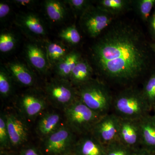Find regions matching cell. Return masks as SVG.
I'll return each mask as SVG.
<instances>
[{
    "mask_svg": "<svg viewBox=\"0 0 155 155\" xmlns=\"http://www.w3.org/2000/svg\"><path fill=\"white\" fill-rule=\"evenodd\" d=\"M94 69L86 59L81 58L72 70L69 80L78 88L93 79Z\"/></svg>",
    "mask_w": 155,
    "mask_h": 155,
    "instance_id": "obj_17",
    "label": "cell"
},
{
    "mask_svg": "<svg viewBox=\"0 0 155 155\" xmlns=\"http://www.w3.org/2000/svg\"><path fill=\"white\" fill-rule=\"evenodd\" d=\"M45 141V147L48 152L58 154L64 151L76 140L75 133L69 126H61L46 137Z\"/></svg>",
    "mask_w": 155,
    "mask_h": 155,
    "instance_id": "obj_10",
    "label": "cell"
},
{
    "mask_svg": "<svg viewBox=\"0 0 155 155\" xmlns=\"http://www.w3.org/2000/svg\"><path fill=\"white\" fill-rule=\"evenodd\" d=\"M131 150L134 149L117 140L106 146L105 155H134V153H130Z\"/></svg>",
    "mask_w": 155,
    "mask_h": 155,
    "instance_id": "obj_28",
    "label": "cell"
},
{
    "mask_svg": "<svg viewBox=\"0 0 155 155\" xmlns=\"http://www.w3.org/2000/svg\"><path fill=\"white\" fill-rule=\"evenodd\" d=\"M0 143L2 147H7L11 143L5 115L3 114L0 116Z\"/></svg>",
    "mask_w": 155,
    "mask_h": 155,
    "instance_id": "obj_30",
    "label": "cell"
},
{
    "mask_svg": "<svg viewBox=\"0 0 155 155\" xmlns=\"http://www.w3.org/2000/svg\"><path fill=\"white\" fill-rule=\"evenodd\" d=\"M112 109L120 119L138 121L151 111L141 90L129 86L114 97Z\"/></svg>",
    "mask_w": 155,
    "mask_h": 155,
    "instance_id": "obj_2",
    "label": "cell"
},
{
    "mask_svg": "<svg viewBox=\"0 0 155 155\" xmlns=\"http://www.w3.org/2000/svg\"><path fill=\"white\" fill-rule=\"evenodd\" d=\"M59 36L71 45L78 44L81 40V36L75 25H70L61 30Z\"/></svg>",
    "mask_w": 155,
    "mask_h": 155,
    "instance_id": "obj_27",
    "label": "cell"
},
{
    "mask_svg": "<svg viewBox=\"0 0 155 155\" xmlns=\"http://www.w3.org/2000/svg\"><path fill=\"white\" fill-rule=\"evenodd\" d=\"M5 68L13 80L22 86H33L35 82V75L26 65L19 61L9 62Z\"/></svg>",
    "mask_w": 155,
    "mask_h": 155,
    "instance_id": "obj_14",
    "label": "cell"
},
{
    "mask_svg": "<svg viewBox=\"0 0 155 155\" xmlns=\"http://www.w3.org/2000/svg\"><path fill=\"white\" fill-rule=\"evenodd\" d=\"M141 90L143 95L151 110L155 105V72L145 82Z\"/></svg>",
    "mask_w": 155,
    "mask_h": 155,
    "instance_id": "obj_25",
    "label": "cell"
},
{
    "mask_svg": "<svg viewBox=\"0 0 155 155\" xmlns=\"http://www.w3.org/2000/svg\"><path fill=\"white\" fill-rule=\"evenodd\" d=\"M11 11V8L8 4L4 2L0 3V19L3 21L8 16Z\"/></svg>",
    "mask_w": 155,
    "mask_h": 155,
    "instance_id": "obj_32",
    "label": "cell"
},
{
    "mask_svg": "<svg viewBox=\"0 0 155 155\" xmlns=\"http://www.w3.org/2000/svg\"><path fill=\"white\" fill-rule=\"evenodd\" d=\"M67 5L58 0H47L44 2L45 14L48 19L54 23L64 22L68 15Z\"/></svg>",
    "mask_w": 155,
    "mask_h": 155,
    "instance_id": "obj_19",
    "label": "cell"
},
{
    "mask_svg": "<svg viewBox=\"0 0 155 155\" xmlns=\"http://www.w3.org/2000/svg\"><path fill=\"white\" fill-rule=\"evenodd\" d=\"M76 149L80 155H105L106 147L91 133L81 136L76 140Z\"/></svg>",
    "mask_w": 155,
    "mask_h": 155,
    "instance_id": "obj_16",
    "label": "cell"
},
{
    "mask_svg": "<svg viewBox=\"0 0 155 155\" xmlns=\"http://www.w3.org/2000/svg\"><path fill=\"white\" fill-rule=\"evenodd\" d=\"M64 2L69 6L75 15L80 17L93 5L91 1L88 0H66Z\"/></svg>",
    "mask_w": 155,
    "mask_h": 155,
    "instance_id": "obj_29",
    "label": "cell"
},
{
    "mask_svg": "<svg viewBox=\"0 0 155 155\" xmlns=\"http://www.w3.org/2000/svg\"><path fill=\"white\" fill-rule=\"evenodd\" d=\"M134 155H152L151 152L143 148L138 153H135Z\"/></svg>",
    "mask_w": 155,
    "mask_h": 155,
    "instance_id": "obj_35",
    "label": "cell"
},
{
    "mask_svg": "<svg viewBox=\"0 0 155 155\" xmlns=\"http://www.w3.org/2000/svg\"><path fill=\"white\" fill-rule=\"evenodd\" d=\"M15 23L24 34L35 40L43 39L47 34L43 20L39 15L32 12L17 14Z\"/></svg>",
    "mask_w": 155,
    "mask_h": 155,
    "instance_id": "obj_8",
    "label": "cell"
},
{
    "mask_svg": "<svg viewBox=\"0 0 155 155\" xmlns=\"http://www.w3.org/2000/svg\"><path fill=\"white\" fill-rule=\"evenodd\" d=\"M19 104L22 115L29 119H35L46 107L45 97L35 91L23 94L19 98Z\"/></svg>",
    "mask_w": 155,
    "mask_h": 155,
    "instance_id": "obj_9",
    "label": "cell"
},
{
    "mask_svg": "<svg viewBox=\"0 0 155 155\" xmlns=\"http://www.w3.org/2000/svg\"><path fill=\"white\" fill-rule=\"evenodd\" d=\"M61 115L55 112H51L43 115L39 120L38 131L40 135L47 137L61 126Z\"/></svg>",
    "mask_w": 155,
    "mask_h": 155,
    "instance_id": "obj_21",
    "label": "cell"
},
{
    "mask_svg": "<svg viewBox=\"0 0 155 155\" xmlns=\"http://www.w3.org/2000/svg\"><path fill=\"white\" fill-rule=\"evenodd\" d=\"M151 48L153 52L155 55V43H150Z\"/></svg>",
    "mask_w": 155,
    "mask_h": 155,
    "instance_id": "obj_36",
    "label": "cell"
},
{
    "mask_svg": "<svg viewBox=\"0 0 155 155\" xmlns=\"http://www.w3.org/2000/svg\"><path fill=\"white\" fill-rule=\"evenodd\" d=\"M45 50L50 67L54 68L70 51L66 46L58 42L47 43Z\"/></svg>",
    "mask_w": 155,
    "mask_h": 155,
    "instance_id": "obj_22",
    "label": "cell"
},
{
    "mask_svg": "<svg viewBox=\"0 0 155 155\" xmlns=\"http://www.w3.org/2000/svg\"><path fill=\"white\" fill-rule=\"evenodd\" d=\"M81 58L79 52L70 51L54 67L56 75L59 78L69 80L72 70Z\"/></svg>",
    "mask_w": 155,
    "mask_h": 155,
    "instance_id": "obj_18",
    "label": "cell"
},
{
    "mask_svg": "<svg viewBox=\"0 0 155 155\" xmlns=\"http://www.w3.org/2000/svg\"><path fill=\"white\" fill-rule=\"evenodd\" d=\"M119 140L134 150L141 145L138 121L120 119Z\"/></svg>",
    "mask_w": 155,
    "mask_h": 155,
    "instance_id": "obj_13",
    "label": "cell"
},
{
    "mask_svg": "<svg viewBox=\"0 0 155 155\" xmlns=\"http://www.w3.org/2000/svg\"><path fill=\"white\" fill-rule=\"evenodd\" d=\"M25 58L28 64L39 73H47L50 66L47 57L45 50H44L37 44L29 42L24 48Z\"/></svg>",
    "mask_w": 155,
    "mask_h": 155,
    "instance_id": "obj_12",
    "label": "cell"
},
{
    "mask_svg": "<svg viewBox=\"0 0 155 155\" xmlns=\"http://www.w3.org/2000/svg\"><path fill=\"white\" fill-rule=\"evenodd\" d=\"M45 92L46 97L50 102L64 109L78 97L77 89L70 81L59 78L47 84Z\"/></svg>",
    "mask_w": 155,
    "mask_h": 155,
    "instance_id": "obj_6",
    "label": "cell"
},
{
    "mask_svg": "<svg viewBox=\"0 0 155 155\" xmlns=\"http://www.w3.org/2000/svg\"><path fill=\"white\" fill-rule=\"evenodd\" d=\"M120 118L114 113L102 116L91 133L105 146L119 140Z\"/></svg>",
    "mask_w": 155,
    "mask_h": 155,
    "instance_id": "obj_7",
    "label": "cell"
},
{
    "mask_svg": "<svg viewBox=\"0 0 155 155\" xmlns=\"http://www.w3.org/2000/svg\"><path fill=\"white\" fill-rule=\"evenodd\" d=\"M64 110L68 126L81 136L91 133L95 125L102 117L92 110L78 97Z\"/></svg>",
    "mask_w": 155,
    "mask_h": 155,
    "instance_id": "obj_4",
    "label": "cell"
},
{
    "mask_svg": "<svg viewBox=\"0 0 155 155\" xmlns=\"http://www.w3.org/2000/svg\"><path fill=\"white\" fill-rule=\"evenodd\" d=\"M13 79L5 67L0 69V94L2 97H9L12 93Z\"/></svg>",
    "mask_w": 155,
    "mask_h": 155,
    "instance_id": "obj_26",
    "label": "cell"
},
{
    "mask_svg": "<svg viewBox=\"0 0 155 155\" xmlns=\"http://www.w3.org/2000/svg\"><path fill=\"white\" fill-rule=\"evenodd\" d=\"M153 110L154 113V114L153 116H154L155 117V106H154L153 108Z\"/></svg>",
    "mask_w": 155,
    "mask_h": 155,
    "instance_id": "obj_37",
    "label": "cell"
},
{
    "mask_svg": "<svg viewBox=\"0 0 155 155\" xmlns=\"http://www.w3.org/2000/svg\"><path fill=\"white\" fill-rule=\"evenodd\" d=\"M116 17L92 5L80 17L81 29L87 36L96 38L113 23Z\"/></svg>",
    "mask_w": 155,
    "mask_h": 155,
    "instance_id": "obj_5",
    "label": "cell"
},
{
    "mask_svg": "<svg viewBox=\"0 0 155 155\" xmlns=\"http://www.w3.org/2000/svg\"><path fill=\"white\" fill-rule=\"evenodd\" d=\"M155 6V0H133L132 7L137 15L144 22H147Z\"/></svg>",
    "mask_w": 155,
    "mask_h": 155,
    "instance_id": "obj_23",
    "label": "cell"
},
{
    "mask_svg": "<svg viewBox=\"0 0 155 155\" xmlns=\"http://www.w3.org/2000/svg\"><path fill=\"white\" fill-rule=\"evenodd\" d=\"M18 39L16 35L9 31H2L0 34V51L1 53L12 51L17 46Z\"/></svg>",
    "mask_w": 155,
    "mask_h": 155,
    "instance_id": "obj_24",
    "label": "cell"
},
{
    "mask_svg": "<svg viewBox=\"0 0 155 155\" xmlns=\"http://www.w3.org/2000/svg\"><path fill=\"white\" fill-rule=\"evenodd\" d=\"M10 2L17 7L22 8H31L33 7L36 3V1L32 0H13Z\"/></svg>",
    "mask_w": 155,
    "mask_h": 155,
    "instance_id": "obj_33",
    "label": "cell"
},
{
    "mask_svg": "<svg viewBox=\"0 0 155 155\" xmlns=\"http://www.w3.org/2000/svg\"><path fill=\"white\" fill-rule=\"evenodd\" d=\"M5 116L11 143L19 145L27 141L28 128L22 117L13 113L6 114Z\"/></svg>",
    "mask_w": 155,
    "mask_h": 155,
    "instance_id": "obj_11",
    "label": "cell"
},
{
    "mask_svg": "<svg viewBox=\"0 0 155 155\" xmlns=\"http://www.w3.org/2000/svg\"><path fill=\"white\" fill-rule=\"evenodd\" d=\"M149 30L155 43V6L147 21Z\"/></svg>",
    "mask_w": 155,
    "mask_h": 155,
    "instance_id": "obj_31",
    "label": "cell"
},
{
    "mask_svg": "<svg viewBox=\"0 0 155 155\" xmlns=\"http://www.w3.org/2000/svg\"><path fill=\"white\" fill-rule=\"evenodd\" d=\"M97 38L91 47V58L103 80L127 85L149 69L150 43L133 22L115 20Z\"/></svg>",
    "mask_w": 155,
    "mask_h": 155,
    "instance_id": "obj_1",
    "label": "cell"
},
{
    "mask_svg": "<svg viewBox=\"0 0 155 155\" xmlns=\"http://www.w3.org/2000/svg\"><path fill=\"white\" fill-rule=\"evenodd\" d=\"M140 144L150 152L155 151V117L147 115L138 120Z\"/></svg>",
    "mask_w": 155,
    "mask_h": 155,
    "instance_id": "obj_15",
    "label": "cell"
},
{
    "mask_svg": "<svg viewBox=\"0 0 155 155\" xmlns=\"http://www.w3.org/2000/svg\"><path fill=\"white\" fill-rule=\"evenodd\" d=\"M23 155H39L37 151L33 148H28L25 150Z\"/></svg>",
    "mask_w": 155,
    "mask_h": 155,
    "instance_id": "obj_34",
    "label": "cell"
},
{
    "mask_svg": "<svg viewBox=\"0 0 155 155\" xmlns=\"http://www.w3.org/2000/svg\"><path fill=\"white\" fill-rule=\"evenodd\" d=\"M76 89L78 98L92 110L101 116L110 113L114 97L104 81L93 78Z\"/></svg>",
    "mask_w": 155,
    "mask_h": 155,
    "instance_id": "obj_3",
    "label": "cell"
},
{
    "mask_svg": "<svg viewBox=\"0 0 155 155\" xmlns=\"http://www.w3.org/2000/svg\"><path fill=\"white\" fill-rule=\"evenodd\" d=\"M97 2L98 8L115 17L133 9L132 0H99Z\"/></svg>",
    "mask_w": 155,
    "mask_h": 155,
    "instance_id": "obj_20",
    "label": "cell"
},
{
    "mask_svg": "<svg viewBox=\"0 0 155 155\" xmlns=\"http://www.w3.org/2000/svg\"><path fill=\"white\" fill-rule=\"evenodd\" d=\"M71 155V154H68V155Z\"/></svg>",
    "mask_w": 155,
    "mask_h": 155,
    "instance_id": "obj_38",
    "label": "cell"
}]
</instances>
